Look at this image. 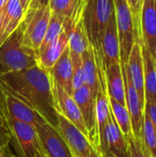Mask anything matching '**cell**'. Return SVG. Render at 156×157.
Instances as JSON below:
<instances>
[{"label":"cell","mask_w":156,"mask_h":157,"mask_svg":"<svg viewBox=\"0 0 156 157\" xmlns=\"http://www.w3.org/2000/svg\"><path fill=\"white\" fill-rule=\"evenodd\" d=\"M0 85L6 92L35 109L57 128V111L54 108L49 72L36 65L21 71L2 74Z\"/></svg>","instance_id":"obj_1"},{"label":"cell","mask_w":156,"mask_h":157,"mask_svg":"<svg viewBox=\"0 0 156 157\" xmlns=\"http://www.w3.org/2000/svg\"><path fill=\"white\" fill-rule=\"evenodd\" d=\"M23 21L0 46V75L38 65L37 52L23 45Z\"/></svg>","instance_id":"obj_2"},{"label":"cell","mask_w":156,"mask_h":157,"mask_svg":"<svg viewBox=\"0 0 156 157\" xmlns=\"http://www.w3.org/2000/svg\"><path fill=\"white\" fill-rule=\"evenodd\" d=\"M114 10V0H87L86 4L83 14L84 24L87 38L97 52Z\"/></svg>","instance_id":"obj_3"},{"label":"cell","mask_w":156,"mask_h":157,"mask_svg":"<svg viewBox=\"0 0 156 157\" xmlns=\"http://www.w3.org/2000/svg\"><path fill=\"white\" fill-rule=\"evenodd\" d=\"M57 130L68 145L73 156L102 157L100 150L71 121L59 113H57Z\"/></svg>","instance_id":"obj_4"},{"label":"cell","mask_w":156,"mask_h":157,"mask_svg":"<svg viewBox=\"0 0 156 157\" xmlns=\"http://www.w3.org/2000/svg\"><path fill=\"white\" fill-rule=\"evenodd\" d=\"M115 17L120 42V63H126L135 43V24L127 0H114Z\"/></svg>","instance_id":"obj_5"},{"label":"cell","mask_w":156,"mask_h":157,"mask_svg":"<svg viewBox=\"0 0 156 157\" xmlns=\"http://www.w3.org/2000/svg\"><path fill=\"white\" fill-rule=\"evenodd\" d=\"M135 42L143 45L156 61V0H142Z\"/></svg>","instance_id":"obj_6"},{"label":"cell","mask_w":156,"mask_h":157,"mask_svg":"<svg viewBox=\"0 0 156 157\" xmlns=\"http://www.w3.org/2000/svg\"><path fill=\"white\" fill-rule=\"evenodd\" d=\"M51 15V12L49 6L26 13L23 19V45L36 52L39 50L44 39Z\"/></svg>","instance_id":"obj_7"},{"label":"cell","mask_w":156,"mask_h":157,"mask_svg":"<svg viewBox=\"0 0 156 157\" xmlns=\"http://www.w3.org/2000/svg\"><path fill=\"white\" fill-rule=\"evenodd\" d=\"M40 147L47 157H73V155L56 127L45 119L34 126Z\"/></svg>","instance_id":"obj_8"},{"label":"cell","mask_w":156,"mask_h":157,"mask_svg":"<svg viewBox=\"0 0 156 157\" xmlns=\"http://www.w3.org/2000/svg\"><path fill=\"white\" fill-rule=\"evenodd\" d=\"M72 96L81 111L89 140L99 149V136L96 115V97L86 85L74 90Z\"/></svg>","instance_id":"obj_9"},{"label":"cell","mask_w":156,"mask_h":157,"mask_svg":"<svg viewBox=\"0 0 156 157\" xmlns=\"http://www.w3.org/2000/svg\"><path fill=\"white\" fill-rule=\"evenodd\" d=\"M51 92L53 97L54 108L57 113L66 118L75 127H77L85 135L88 137V133L81 111L75 100L74 99L73 96L68 94L62 86L56 84L52 79H51Z\"/></svg>","instance_id":"obj_10"},{"label":"cell","mask_w":156,"mask_h":157,"mask_svg":"<svg viewBox=\"0 0 156 157\" xmlns=\"http://www.w3.org/2000/svg\"><path fill=\"white\" fill-rule=\"evenodd\" d=\"M99 149L101 154L111 155L114 157H129L127 139L118 126L111 111L99 138Z\"/></svg>","instance_id":"obj_11"},{"label":"cell","mask_w":156,"mask_h":157,"mask_svg":"<svg viewBox=\"0 0 156 157\" xmlns=\"http://www.w3.org/2000/svg\"><path fill=\"white\" fill-rule=\"evenodd\" d=\"M16 147L21 157H36L40 144L35 128L28 123L9 120Z\"/></svg>","instance_id":"obj_12"},{"label":"cell","mask_w":156,"mask_h":157,"mask_svg":"<svg viewBox=\"0 0 156 157\" xmlns=\"http://www.w3.org/2000/svg\"><path fill=\"white\" fill-rule=\"evenodd\" d=\"M120 64L125 85V105L131 117L132 134L136 138H141L142 125L144 117V106L141 102L140 97L126 73L124 64Z\"/></svg>","instance_id":"obj_13"},{"label":"cell","mask_w":156,"mask_h":157,"mask_svg":"<svg viewBox=\"0 0 156 157\" xmlns=\"http://www.w3.org/2000/svg\"><path fill=\"white\" fill-rule=\"evenodd\" d=\"M86 4L84 0H50L49 7L63 22V30L68 32L83 17Z\"/></svg>","instance_id":"obj_14"},{"label":"cell","mask_w":156,"mask_h":157,"mask_svg":"<svg viewBox=\"0 0 156 157\" xmlns=\"http://www.w3.org/2000/svg\"><path fill=\"white\" fill-rule=\"evenodd\" d=\"M96 51V50H95ZM101 57L105 69L114 63H120V42L116 24L115 10L111 15L108 27L105 30V33L102 37L100 49L96 51Z\"/></svg>","instance_id":"obj_15"},{"label":"cell","mask_w":156,"mask_h":157,"mask_svg":"<svg viewBox=\"0 0 156 157\" xmlns=\"http://www.w3.org/2000/svg\"><path fill=\"white\" fill-rule=\"evenodd\" d=\"M126 73L136 89L141 102L145 106L144 100V67L142 52V46L135 42L126 63H123Z\"/></svg>","instance_id":"obj_16"},{"label":"cell","mask_w":156,"mask_h":157,"mask_svg":"<svg viewBox=\"0 0 156 157\" xmlns=\"http://www.w3.org/2000/svg\"><path fill=\"white\" fill-rule=\"evenodd\" d=\"M2 37L0 46L23 21L25 14L18 0H7L2 9Z\"/></svg>","instance_id":"obj_17"},{"label":"cell","mask_w":156,"mask_h":157,"mask_svg":"<svg viewBox=\"0 0 156 157\" xmlns=\"http://www.w3.org/2000/svg\"><path fill=\"white\" fill-rule=\"evenodd\" d=\"M5 95L9 120H16L24 123L30 124L34 127L40 120L44 119L35 109H31L9 93L5 91Z\"/></svg>","instance_id":"obj_18"},{"label":"cell","mask_w":156,"mask_h":157,"mask_svg":"<svg viewBox=\"0 0 156 157\" xmlns=\"http://www.w3.org/2000/svg\"><path fill=\"white\" fill-rule=\"evenodd\" d=\"M68 46V35L64 30H63L59 37L51 44L45 49L37 52L38 65L43 70L49 72Z\"/></svg>","instance_id":"obj_19"},{"label":"cell","mask_w":156,"mask_h":157,"mask_svg":"<svg viewBox=\"0 0 156 157\" xmlns=\"http://www.w3.org/2000/svg\"><path fill=\"white\" fill-rule=\"evenodd\" d=\"M49 75L51 78L62 86L68 94H73L72 87V63L70 58L69 46L64 50L60 58L50 69Z\"/></svg>","instance_id":"obj_20"},{"label":"cell","mask_w":156,"mask_h":157,"mask_svg":"<svg viewBox=\"0 0 156 157\" xmlns=\"http://www.w3.org/2000/svg\"><path fill=\"white\" fill-rule=\"evenodd\" d=\"M105 75L108 96L119 103L125 105V85L120 63L107 67Z\"/></svg>","instance_id":"obj_21"},{"label":"cell","mask_w":156,"mask_h":157,"mask_svg":"<svg viewBox=\"0 0 156 157\" xmlns=\"http://www.w3.org/2000/svg\"><path fill=\"white\" fill-rule=\"evenodd\" d=\"M142 46L144 67V100L146 104L156 103V61L149 51ZM145 107V106H144Z\"/></svg>","instance_id":"obj_22"},{"label":"cell","mask_w":156,"mask_h":157,"mask_svg":"<svg viewBox=\"0 0 156 157\" xmlns=\"http://www.w3.org/2000/svg\"><path fill=\"white\" fill-rule=\"evenodd\" d=\"M81 57L83 62L86 85L90 88L93 95L96 97L98 90V75H97V66L95 59L94 48L91 43L81 53Z\"/></svg>","instance_id":"obj_23"},{"label":"cell","mask_w":156,"mask_h":157,"mask_svg":"<svg viewBox=\"0 0 156 157\" xmlns=\"http://www.w3.org/2000/svg\"><path fill=\"white\" fill-rule=\"evenodd\" d=\"M66 33L69 38V49L71 52L81 54L90 44L86 31L83 17Z\"/></svg>","instance_id":"obj_24"},{"label":"cell","mask_w":156,"mask_h":157,"mask_svg":"<svg viewBox=\"0 0 156 157\" xmlns=\"http://www.w3.org/2000/svg\"><path fill=\"white\" fill-rule=\"evenodd\" d=\"M109 98V106H110V111L120 127V131L124 134L125 137L129 136L130 134L132 133V129H131V117L129 114V111L126 108L125 105H122L116 101L114 98Z\"/></svg>","instance_id":"obj_25"},{"label":"cell","mask_w":156,"mask_h":157,"mask_svg":"<svg viewBox=\"0 0 156 157\" xmlns=\"http://www.w3.org/2000/svg\"><path fill=\"white\" fill-rule=\"evenodd\" d=\"M141 141L150 157H156V133L151 119L144 112L141 131Z\"/></svg>","instance_id":"obj_26"},{"label":"cell","mask_w":156,"mask_h":157,"mask_svg":"<svg viewBox=\"0 0 156 157\" xmlns=\"http://www.w3.org/2000/svg\"><path fill=\"white\" fill-rule=\"evenodd\" d=\"M70 58L72 63V87L74 91L86 85V78L81 54L70 51Z\"/></svg>","instance_id":"obj_27"},{"label":"cell","mask_w":156,"mask_h":157,"mask_svg":"<svg viewBox=\"0 0 156 157\" xmlns=\"http://www.w3.org/2000/svg\"><path fill=\"white\" fill-rule=\"evenodd\" d=\"M63 30V22L53 14L51 15L50 17V21L48 24V28L44 36V39L41 42L40 47L39 48V51H41L43 49H45L46 47H48L50 44H51L61 34V32Z\"/></svg>","instance_id":"obj_28"},{"label":"cell","mask_w":156,"mask_h":157,"mask_svg":"<svg viewBox=\"0 0 156 157\" xmlns=\"http://www.w3.org/2000/svg\"><path fill=\"white\" fill-rule=\"evenodd\" d=\"M128 143L129 157H150L142 144L141 138H136L132 133L126 137Z\"/></svg>","instance_id":"obj_29"},{"label":"cell","mask_w":156,"mask_h":157,"mask_svg":"<svg viewBox=\"0 0 156 157\" xmlns=\"http://www.w3.org/2000/svg\"><path fill=\"white\" fill-rule=\"evenodd\" d=\"M13 138L10 125L0 120V149L5 150Z\"/></svg>","instance_id":"obj_30"},{"label":"cell","mask_w":156,"mask_h":157,"mask_svg":"<svg viewBox=\"0 0 156 157\" xmlns=\"http://www.w3.org/2000/svg\"><path fill=\"white\" fill-rule=\"evenodd\" d=\"M0 120H2L3 121L10 125L9 115H8L6 103V95L1 85H0Z\"/></svg>","instance_id":"obj_31"},{"label":"cell","mask_w":156,"mask_h":157,"mask_svg":"<svg viewBox=\"0 0 156 157\" xmlns=\"http://www.w3.org/2000/svg\"><path fill=\"white\" fill-rule=\"evenodd\" d=\"M130 8L132 12L133 19H134V24H135V36H136V29H137V24H138V19H139V15H140V9H141V0H127Z\"/></svg>","instance_id":"obj_32"},{"label":"cell","mask_w":156,"mask_h":157,"mask_svg":"<svg viewBox=\"0 0 156 157\" xmlns=\"http://www.w3.org/2000/svg\"><path fill=\"white\" fill-rule=\"evenodd\" d=\"M144 112L147 113V115L151 119L156 133V103L146 104L144 107Z\"/></svg>","instance_id":"obj_33"},{"label":"cell","mask_w":156,"mask_h":157,"mask_svg":"<svg viewBox=\"0 0 156 157\" xmlns=\"http://www.w3.org/2000/svg\"><path fill=\"white\" fill-rule=\"evenodd\" d=\"M49 2L50 0H31L28 11H32V10H36L39 8L46 7L49 6Z\"/></svg>","instance_id":"obj_34"},{"label":"cell","mask_w":156,"mask_h":157,"mask_svg":"<svg viewBox=\"0 0 156 157\" xmlns=\"http://www.w3.org/2000/svg\"><path fill=\"white\" fill-rule=\"evenodd\" d=\"M0 157H12V152L9 144L5 150L0 149Z\"/></svg>","instance_id":"obj_35"},{"label":"cell","mask_w":156,"mask_h":157,"mask_svg":"<svg viewBox=\"0 0 156 157\" xmlns=\"http://www.w3.org/2000/svg\"><path fill=\"white\" fill-rule=\"evenodd\" d=\"M19 3H20V6L23 9V12L24 14L26 15V13L28 12V9H29V4L31 2V0H18Z\"/></svg>","instance_id":"obj_36"},{"label":"cell","mask_w":156,"mask_h":157,"mask_svg":"<svg viewBox=\"0 0 156 157\" xmlns=\"http://www.w3.org/2000/svg\"><path fill=\"white\" fill-rule=\"evenodd\" d=\"M11 142H12V144L14 145V147H15V153L13 152V151H11L12 152V157H21L20 156V155L18 154V152H17V148H16V144H15V141H14V139L12 138V140H11Z\"/></svg>","instance_id":"obj_37"},{"label":"cell","mask_w":156,"mask_h":157,"mask_svg":"<svg viewBox=\"0 0 156 157\" xmlns=\"http://www.w3.org/2000/svg\"><path fill=\"white\" fill-rule=\"evenodd\" d=\"M36 157H47L45 156L44 155H43V153L41 152V150H40V148L39 149V151L37 152V154H36Z\"/></svg>","instance_id":"obj_38"},{"label":"cell","mask_w":156,"mask_h":157,"mask_svg":"<svg viewBox=\"0 0 156 157\" xmlns=\"http://www.w3.org/2000/svg\"><path fill=\"white\" fill-rule=\"evenodd\" d=\"M1 28H2V11L0 10V40H1V37H2Z\"/></svg>","instance_id":"obj_39"},{"label":"cell","mask_w":156,"mask_h":157,"mask_svg":"<svg viewBox=\"0 0 156 157\" xmlns=\"http://www.w3.org/2000/svg\"><path fill=\"white\" fill-rule=\"evenodd\" d=\"M7 0H0V10L2 9V7H3V6L6 4V2Z\"/></svg>","instance_id":"obj_40"},{"label":"cell","mask_w":156,"mask_h":157,"mask_svg":"<svg viewBox=\"0 0 156 157\" xmlns=\"http://www.w3.org/2000/svg\"><path fill=\"white\" fill-rule=\"evenodd\" d=\"M102 157H114L111 155H108V154H102Z\"/></svg>","instance_id":"obj_41"},{"label":"cell","mask_w":156,"mask_h":157,"mask_svg":"<svg viewBox=\"0 0 156 157\" xmlns=\"http://www.w3.org/2000/svg\"><path fill=\"white\" fill-rule=\"evenodd\" d=\"M84 1H86V2H87V0H84Z\"/></svg>","instance_id":"obj_42"},{"label":"cell","mask_w":156,"mask_h":157,"mask_svg":"<svg viewBox=\"0 0 156 157\" xmlns=\"http://www.w3.org/2000/svg\"><path fill=\"white\" fill-rule=\"evenodd\" d=\"M141 3H142V0H141Z\"/></svg>","instance_id":"obj_43"},{"label":"cell","mask_w":156,"mask_h":157,"mask_svg":"<svg viewBox=\"0 0 156 157\" xmlns=\"http://www.w3.org/2000/svg\"><path fill=\"white\" fill-rule=\"evenodd\" d=\"M73 157H74V156H73Z\"/></svg>","instance_id":"obj_44"}]
</instances>
